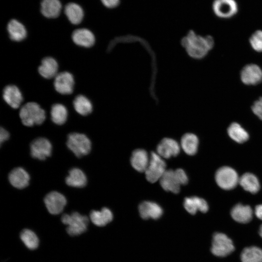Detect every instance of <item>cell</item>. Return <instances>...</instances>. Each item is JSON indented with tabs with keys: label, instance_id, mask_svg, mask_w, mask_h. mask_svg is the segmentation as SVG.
<instances>
[{
	"label": "cell",
	"instance_id": "cell-1",
	"mask_svg": "<svg viewBox=\"0 0 262 262\" xmlns=\"http://www.w3.org/2000/svg\"><path fill=\"white\" fill-rule=\"evenodd\" d=\"M181 44L192 59L200 60L205 58L214 46V40L211 35H203L190 30L182 38Z\"/></svg>",
	"mask_w": 262,
	"mask_h": 262
},
{
	"label": "cell",
	"instance_id": "cell-2",
	"mask_svg": "<svg viewBox=\"0 0 262 262\" xmlns=\"http://www.w3.org/2000/svg\"><path fill=\"white\" fill-rule=\"evenodd\" d=\"M19 116L23 125L31 127L42 124L46 119V113L38 104L29 102L21 108Z\"/></svg>",
	"mask_w": 262,
	"mask_h": 262
},
{
	"label": "cell",
	"instance_id": "cell-3",
	"mask_svg": "<svg viewBox=\"0 0 262 262\" xmlns=\"http://www.w3.org/2000/svg\"><path fill=\"white\" fill-rule=\"evenodd\" d=\"M61 221L67 226L66 231L68 234L73 236L84 232L89 223L88 217L76 212L70 214H64L61 217Z\"/></svg>",
	"mask_w": 262,
	"mask_h": 262
},
{
	"label": "cell",
	"instance_id": "cell-4",
	"mask_svg": "<svg viewBox=\"0 0 262 262\" xmlns=\"http://www.w3.org/2000/svg\"><path fill=\"white\" fill-rule=\"evenodd\" d=\"M240 177L237 171L229 166L219 167L215 172L214 179L217 185L224 190H231L239 184Z\"/></svg>",
	"mask_w": 262,
	"mask_h": 262
},
{
	"label": "cell",
	"instance_id": "cell-5",
	"mask_svg": "<svg viewBox=\"0 0 262 262\" xmlns=\"http://www.w3.org/2000/svg\"><path fill=\"white\" fill-rule=\"evenodd\" d=\"M66 145L77 157L88 154L91 150V143L84 134L73 132L67 136Z\"/></svg>",
	"mask_w": 262,
	"mask_h": 262
},
{
	"label": "cell",
	"instance_id": "cell-6",
	"mask_svg": "<svg viewBox=\"0 0 262 262\" xmlns=\"http://www.w3.org/2000/svg\"><path fill=\"white\" fill-rule=\"evenodd\" d=\"M166 163L158 153L152 152L148 165L145 171L147 180L154 183L160 180L166 171Z\"/></svg>",
	"mask_w": 262,
	"mask_h": 262
},
{
	"label": "cell",
	"instance_id": "cell-7",
	"mask_svg": "<svg viewBox=\"0 0 262 262\" xmlns=\"http://www.w3.org/2000/svg\"><path fill=\"white\" fill-rule=\"evenodd\" d=\"M212 10L216 16L223 19H230L238 13L239 6L236 0H214Z\"/></svg>",
	"mask_w": 262,
	"mask_h": 262
},
{
	"label": "cell",
	"instance_id": "cell-8",
	"mask_svg": "<svg viewBox=\"0 0 262 262\" xmlns=\"http://www.w3.org/2000/svg\"><path fill=\"white\" fill-rule=\"evenodd\" d=\"M242 82L248 86H255L262 82V68L255 63L245 65L240 73Z\"/></svg>",
	"mask_w": 262,
	"mask_h": 262
},
{
	"label": "cell",
	"instance_id": "cell-9",
	"mask_svg": "<svg viewBox=\"0 0 262 262\" xmlns=\"http://www.w3.org/2000/svg\"><path fill=\"white\" fill-rule=\"evenodd\" d=\"M234 250L232 241L226 234L222 233L214 234L211 251L218 257H225Z\"/></svg>",
	"mask_w": 262,
	"mask_h": 262
},
{
	"label": "cell",
	"instance_id": "cell-10",
	"mask_svg": "<svg viewBox=\"0 0 262 262\" xmlns=\"http://www.w3.org/2000/svg\"><path fill=\"white\" fill-rule=\"evenodd\" d=\"M30 150L31 154L33 158L44 160L50 156L52 146L47 139L40 137L32 141L30 145Z\"/></svg>",
	"mask_w": 262,
	"mask_h": 262
},
{
	"label": "cell",
	"instance_id": "cell-11",
	"mask_svg": "<svg viewBox=\"0 0 262 262\" xmlns=\"http://www.w3.org/2000/svg\"><path fill=\"white\" fill-rule=\"evenodd\" d=\"M44 203L50 213L58 214L63 210L66 204V200L65 196L60 193L52 191L46 196Z\"/></svg>",
	"mask_w": 262,
	"mask_h": 262
},
{
	"label": "cell",
	"instance_id": "cell-12",
	"mask_svg": "<svg viewBox=\"0 0 262 262\" xmlns=\"http://www.w3.org/2000/svg\"><path fill=\"white\" fill-rule=\"evenodd\" d=\"M74 80L72 75L64 71L58 73L55 77L54 86L55 90L63 95L70 94L73 92Z\"/></svg>",
	"mask_w": 262,
	"mask_h": 262
},
{
	"label": "cell",
	"instance_id": "cell-13",
	"mask_svg": "<svg viewBox=\"0 0 262 262\" xmlns=\"http://www.w3.org/2000/svg\"><path fill=\"white\" fill-rule=\"evenodd\" d=\"M180 151V147L175 140L164 138L163 139L157 147V152L161 157L169 158L177 156Z\"/></svg>",
	"mask_w": 262,
	"mask_h": 262
},
{
	"label": "cell",
	"instance_id": "cell-14",
	"mask_svg": "<svg viewBox=\"0 0 262 262\" xmlns=\"http://www.w3.org/2000/svg\"><path fill=\"white\" fill-rule=\"evenodd\" d=\"M160 182L162 187L166 191L175 194L180 192L181 184L175 170H166L160 179Z\"/></svg>",
	"mask_w": 262,
	"mask_h": 262
},
{
	"label": "cell",
	"instance_id": "cell-15",
	"mask_svg": "<svg viewBox=\"0 0 262 262\" xmlns=\"http://www.w3.org/2000/svg\"><path fill=\"white\" fill-rule=\"evenodd\" d=\"M141 217L144 219L151 218L153 219H159L163 214V209L157 203L149 201L141 202L138 207Z\"/></svg>",
	"mask_w": 262,
	"mask_h": 262
},
{
	"label": "cell",
	"instance_id": "cell-16",
	"mask_svg": "<svg viewBox=\"0 0 262 262\" xmlns=\"http://www.w3.org/2000/svg\"><path fill=\"white\" fill-rule=\"evenodd\" d=\"M228 136L233 141L238 144L246 142L249 138V134L246 128L240 122L233 121L227 128Z\"/></svg>",
	"mask_w": 262,
	"mask_h": 262
},
{
	"label": "cell",
	"instance_id": "cell-17",
	"mask_svg": "<svg viewBox=\"0 0 262 262\" xmlns=\"http://www.w3.org/2000/svg\"><path fill=\"white\" fill-rule=\"evenodd\" d=\"M230 214L235 221L245 224L252 220L253 212L250 206L238 203L231 209Z\"/></svg>",
	"mask_w": 262,
	"mask_h": 262
},
{
	"label": "cell",
	"instance_id": "cell-18",
	"mask_svg": "<svg viewBox=\"0 0 262 262\" xmlns=\"http://www.w3.org/2000/svg\"><path fill=\"white\" fill-rule=\"evenodd\" d=\"M3 98L5 101L14 109L18 108L23 101L20 91L14 85H8L5 87L3 91Z\"/></svg>",
	"mask_w": 262,
	"mask_h": 262
},
{
	"label": "cell",
	"instance_id": "cell-19",
	"mask_svg": "<svg viewBox=\"0 0 262 262\" xmlns=\"http://www.w3.org/2000/svg\"><path fill=\"white\" fill-rule=\"evenodd\" d=\"M8 179L11 184L14 187L23 189L28 185L30 176L24 169L19 167L14 168L10 172Z\"/></svg>",
	"mask_w": 262,
	"mask_h": 262
},
{
	"label": "cell",
	"instance_id": "cell-20",
	"mask_svg": "<svg viewBox=\"0 0 262 262\" xmlns=\"http://www.w3.org/2000/svg\"><path fill=\"white\" fill-rule=\"evenodd\" d=\"M239 184L246 191L256 194L261 189V183L258 177L253 173L246 172L239 178Z\"/></svg>",
	"mask_w": 262,
	"mask_h": 262
},
{
	"label": "cell",
	"instance_id": "cell-21",
	"mask_svg": "<svg viewBox=\"0 0 262 262\" xmlns=\"http://www.w3.org/2000/svg\"><path fill=\"white\" fill-rule=\"evenodd\" d=\"M183 206L191 214H195L197 211L205 213L209 210L207 202L204 199L196 196L185 197Z\"/></svg>",
	"mask_w": 262,
	"mask_h": 262
},
{
	"label": "cell",
	"instance_id": "cell-22",
	"mask_svg": "<svg viewBox=\"0 0 262 262\" xmlns=\"http://www.w3.org/2000/svg\"><path fill=\"white\" fill-rule=\"evenodd\" d=\"M72 39L76 45L86 48L91 47L95 42L93 33L85 28L75 30L72 34Z\"/></svg>",
	"mask_w": 262,
	"mask_h": 262
},
{
	"label": "cell",
	"instance_id": "cell-23",
	"mask_svg": "<svg viewBox=\"0 0 262 262\" xmlns=\"http://www.w3.org/2000/svg\"><path fill=\"white\" fill-rule=\"evenodd\" d=\"M149 158L147 151L143 149L134 150L131 158L132 167L139 172H145L148 165Z\"/></svg>",
	"mask_w": 262,
	"mask_h": 262
},
{
	"label": "cell",
	"instance_id": "cell-24",
	"mask_svg": "<svg viewBox=\"0 0 262 262\" xmlns=\"http://www.w3.org/2000/svg\"><path fill=\"white\" fill-rule=\"evenodd\" d=\"M58 65L57 61L52 57H47L41 61L38 67L39 74L46 79L55 77L58 73Z\"/></svg>",
	"mask_w": 262,
	"mask_h": 262
},
{
	"label": "cell",
	"instance_id": "cell-25",
	"mask_svg": "<svg viewBox=\"0 0 262 262\" xmlns=\"http://www.w3.org/2000/svg\"><path fill=\"white\" fill-rule=\"evenodd\" d=\"M62 4L59 0H42L41 2V12L47 18H56L59 16Z\"/></svg>",
	"mask_w": 262,
	"mask_h": 262
},
{
	"label": "cell",
	"instance_id": "cell-26",
	"mask_svg": "<svg viewBox=\"0 0 262 262\" xmlns=\"http://www.w3.org/2000/svg\"><path fill=\"white\" fill-rule=\"evenodd\" d=\"M7 30L10 38L15 41H21L27 36V31L24 26L16 19H12L9 22Z\"/></svg>",
	"mask_w": 262,
	"mask_h": 262
},
{
	"label": "cell",
	"instance_id": "cell-27",
	"mask_svg": "<svg viewBox=\"0 0 262 262\" xmlns=\"http://www.w3.org/2000/svg\"><path fill=\"white\" fill-rule=\"evenodd\" d=\"M66 183L74 187H83L86 184L87 178L82 170L78 168H73L68 172L66 179Z\"/></svg>",
	"mask_w": 262,
	"mask_h": 262
},
{
	"label": "cell",
	"instance_id": "cell-28",
	"mask_svg": "<svg viewBox=\"0 0 262 262\" xmlns=\"http://www.w3.org/2000/svg\"><path fill=\"white\" fill-rule=\"evenodd\" d=\"M198 143L197 136L192 133H187L184 134L180 141L182 149L189 155H194L196 153Z\"/></svg>",
	"mask_w": 262,
	"mask_h": 262
},
{
	"label": "cell",
	"instance_id": "cell-29",
	"mask_svg": "<svg viewBox=\"0 0 262 262\" xmlns=\"http://www.w3.org/2000/svg\"><path fill=\"white\" fill-rule=\"evenodd\" d=\"M112 212L107 208L100 211L93 210L90 213V218L93 223L99 227L104 226L113 220Z\"/></svg>",
	"mask_w": 262,
	"mask_h": 262
},
{
	"label": "cell",
	"instance_id": "cell-30",
	"mask_svg": "<svg viewBox=\"0 0 262 262\" xmlns=\"http://www.w3.org/2000/svg\"><path fill=\"white\" fill-rule=\"evenodd\" d=\"M65 13L69 21L73 24L80 23L83 17V11L78 4L70 2L65 7Z\"/></svg>",
	"mask_w": 262,
	"mask_h": 262
},
{
	"label": "cell",
	"instance_id": "cell-31",
	"mask_svg": "<svg viewBox=\"0 0 262 262\" xmlns=\"http://www.w3.org/2000/svg\"><path fill=\"white\" fill-rule=\"evenodd\" d=\"M73 106L76 111L82 115H87L93 110L91 101L83 95L77 96L73 101Z\"/></svg>",
	"mask_w": 262,
	"mask_h": 262
},
{
	"label": "cell",
	"instance_id": "cell-32",
	"mask_svg": "<svg viewBox=\"0 0 262 262\" xmlns=\"http://www.w3.org/2000/svg\"><path fill=\"white\" fill-rule=\"evenodd\" d=\"M50 116L53 123L57 125H62L67 119V111L63 104L56 103L51 107Z\"/></svg>",
	"mask_w": 262,
	"mask_h": 262
},
{
	"label": "cell",
	"instance_id": "cell-33",
	"mask_svg": "<svg viewBox=\"0 0 262 262\" xmlns=\"http://www.w3.org/2000/svg\"><path fill=\"white\" fill-rule=\"evenodd\" d=\"M242 262H262V249L257 246L245 248L241 255Z\"/></svg>",
	"mask_w": 262,
	"mask_h": 262
},
{
	"label": "cell",
	"instance_id": "cell-34",
	"mask_svg": "<svg viewBox=\"0 0 262 262\" xmlns=\"http://www.w3.org/2000/svg\"><path fill=\"white\" fill-rule=\"evenodd\" d=\"M20 237L26 246L30 249H36L39 245V239L35 233L29 229H24L20 233Z\"/></svg>",
	"mask_w": 262,
	"mask_h": 262
},
{
	"label": "cell",
	"instance_id": "cell-35",
	"mask_svg": "<svg viewBox=\"0 0 262 262\" xmlns=\"http://www.w3.org/2000/svg\"><path fill=\"white\" fill-rule=\"evenodd\" d=\"M248 41L251 48L254 51L262 53V29H257L253 32Z\"/></svg>",
	"mask_w": 262,
	"mask_h": 262
},
{
	"label": "cell",
	"instance_id": "cell-36",
	"mask_svg": "<svg viewBox=\"0 0 262 262\" xmlns=\"http://www.w3.org/2000/svg\"><path fill=\"white\" fill-rule=\"evenodd\" d=\"M251 109L253 114L262 121V96L254 101Z\"/></svg>",
	"mask_w": 262,
	"mask_h": 262
},
{
	"label": "cell",
	"instance_id": "cell-37",
	"mask_svg": "<svg viewBox=\"0 0 262 262\" xmlns=\"http://www.w3.org/2000/svg\"><path fill=\"white\" fill-rule=\"evenodd\" d=\"M176 173L179 178L181 185H186L188 181V177L185 172L181 168L175 170Z\"/></svg>",
	"mask_w": 262,
	"mask_h": 262
},
{
	"label": "cell",
	"instance_id": "cell-38",
	"mask_svg": "<svg viewBox=\"0 0 262 262\" xmlns=\"http://www.w3.org/2000/svg\"><path fill=\"white\" fill-rule=\"evenodd\" d=\"M104 6L108 8H114L117 6L119 3V0H100Z\"/></svg>",
	"mask_w": 262,
	"mask_h": 262
},
{
	"label": "cell",
	"instance_id": "cell-39",
	"mask_svg": "<svg viewBox=\"0 0 262 262\" xmlns=\"http://www.w3.org/2000/svg\"><path fill=\"white\" fill-rule=\"evenodd\" d=\"M9 137V132L5 129L1 127L0 130V145H1L3 142L8 140Z\"/></svg>",
	"mask_w": 262,
	"mask_h": 262
},
{
	"label": "cell",
	"instance_id": "cell-40",
	"mask_svg": "<svg viewBox=\"0 0 262 262\" xmlns=\"http://www.w3.org/2000/svg\"><path fill=\"white\" fill-rule=\"evenodd\" d=\"M254 213L257 218L262 220V204L256 206Z\"/></svg>",
	"mask_w": 262,
	"mask_h": 262
},
{
	"label": "cell",
	"instance_id": "cell-41",
	"mask_svg": "<svg viewBox=\"0 0 262 262\" xmlns=\"http://www.w3.org/2000/svg\"><path fill=\"white\" fill-rule=\"evenodd\" d=\"M260 235L262 237V225L261 226L259 229Z\"/></svg>",
	"mask_w": 262,
	"mask_h": 262
}]
</instances>
